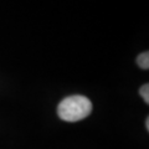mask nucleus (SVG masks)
Instances as JSON below:
<instances>
[{"label": "nucleus", "instance_id": "1", "mask_svg": "<svg viewBox=\"0 0 149 149\" xmlns=\"http://www.w3.org/2000/svg\"><path fill=\"white\" fill-rule=\"evenodd\" d=\"M92 112V102L85 96L74 95L66 97L57 107L58 117L66 122H78L85 119Z\"/></svg>", "mask_w": 149, "mask_h": 149}, {"label": "nucleus", "instance_id": "2", "mask_svg": "<svg viewBox=\"0 0 149 149\" xmlns=\"http://www.w3.org/2000/svg\"><path fill=\"white\" fill-rule=\"evenodd\" d=\"M137 63L139 65V67L143 70H148L149 68V52L146 51V52H142L138 56L137 58Z\"/></svg>", "mask_w": 149, "mask_h": 149}, {"label": "nucleus", "instance_id": "3", "mask_svg": "<svg viewBox=\"0 0 149 149\" xmlns=\"http://www.w3.org/2000/svg\"><path fill=\"white\" fill-rule=\"evenodd\" d=\"M139 92H141V96L144 100V102H146V103H149V86H148V83L143 85L141 87V91Z\"/></svg>", "mask_w": 149, "mask_h": 149}, {"label": "nucleus", "instance_id": "4", "mask_svg": "<svg viewBox=\"0 0 149 149\" xmlns=\"http://www.w3.org/2000/svg\"><path fill=\"white\" fill-rule=\"evenodd\" d=\"M146 128H147V130H149V118L146 119Z\"/></svg>", "mask_w": 149, "mask_h": 149}]
</instances>
